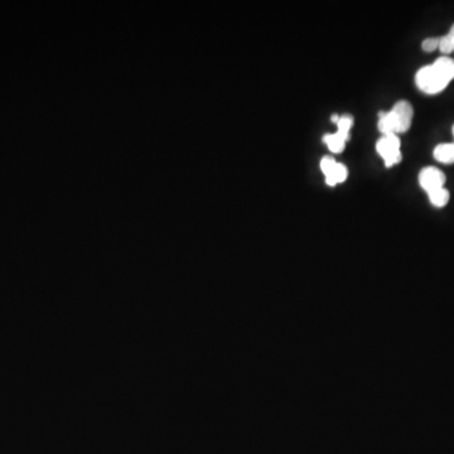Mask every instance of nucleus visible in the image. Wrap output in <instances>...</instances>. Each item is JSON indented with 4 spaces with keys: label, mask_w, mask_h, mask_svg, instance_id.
<instances>
[{
    "label": "nucleus",
    "mask_w": 454,
    "mask_h": 454,
    "mask_svg": "<svg viewBox=\"0 0 454 454\" xmlns=\"http://www.w3.org/2000/svg\"><path fill=\"white\" fill-rule=\"evenodd\" d=\"M440 46V38H426L422 43V48L425 52H434Z\"/></svg>",
    "instance_id": "obj_12"
},
{
    "label": "nucleus",
    "mask_w": 454,
    "mask_h": 454,
    "mask_svg": "<svg viewBox=\"0 0 454 454\" xmlns=\"http://www.w3.org/2000/svg\"><path fill=\"white\" fill-rule=\"evenodd\" d=\"M347 175H348V172H347L346 166L341 164V163H337L336 167L330 172V175L326 176V184L330 186V187H335L336 184L344 182L346 178H347Z\"/></svg>",
    "instance_id": "obj_7"
},
{
    "label": "nucleus",
    "mask_w": 454,
    "mask_h": 454,
    "mask_svg": "<svg viewBox=\"0 0 454 454\" xmlns=\"http://www.w3.org/2000/svg\"><path fill=\"white\" fill-rule=\"evenodd\" d=\"M390 111H391L393 117L395 119L397 134L408 132L411 129V121H413V117H414V110H413L411 103L405 101V100L397 101Z\"/></svg>",
    "instance_id": "obj_4"
},
{
    "label": "nucleus",
    "mask_w": 454,
    "mask_h": 454,
    "mask_svg": "<svg viewBox=\"0 0 454 454\" xmlns=\"http://www.w3.org/2000/svg\"><path fill=\"white\" fill-rule=\"evenodd\" d=\"M447 36L449 37V39H451V42H452L454 51V24L452 26V28H451V30H449V33H448Z\"/></svg>",
    "instance_id": "obj_13"
},
{
    "label": "nucleus",
    "mask_w": 454,
    "mask_h": 454,
    "mask_svg": "<svg viewBox=\"0 0 454 454\" xmlns=\"http://www.w3.org/2000/svg\"><path fill=\"white\" fill-rule=\"evenodd\" d=\"M434 158L443 164H454V144H440L434 149Z\"/></svg>",
    "instance_id": "obj_6"
},
{
    "label": "nucleus",
    "mask_w": 454,
    "mask_h": 454,
    "mask_svg": "<svg viewBox=\"0 0 454 454\" xmlns=\"http://www.w3.org/2000/svg\"><path fill=\"white\" fill-rule=\"evenodd\" d=\"M400 146L402 143L397 135H386V137H381L380 139L377 140L376 150L385 161L386 167H393L403 159Z\"/></svg>",
    "instance_id": "obj_2"
},
{
    "label": "nucleus",
    "mask_w": 454,
    "mask_h": 454,
    "mask_svg": "<svg viewBox=\"0 0 454 454\" xmlns=\"http://www.w3.org/2000/svg\"><path fill=\"white\" fill-rule=\"evenodd\" d=\"M440 51L443 53V55H451L453 51V46H452V42L448 36H443V37L440 38V46H438Z\"/></svg>",
    "instance_id": "obj_11"
},
{
    "label": "nucleus",
    "mask_w": 454,
    "mask_h": 454,
    "mask_svg": "<svg viewBox=\"0 0 454 454\" xmlns=\"http://www.w3.org/2000/svg\"><path fill=\"white\" fill-rule=\"evenodd\" d=\"M453 137H454V125H453Z\"/></svg>",
    "instance_id": "obj_15"
},
{
    "label": "nucleus",
    "mask_w": 454,
    "mask_h": 454,
    "mask_svg": "<svg viewBox=\"0 0 454 454\" xmlns=\"http://www.w3.org/2000/svg\"><path fill=\"white\" fill-rule=\"evenodd\" d=\"M352 125H353V117L350 115H344L338 120L337 132H341L346 138H348Z\"/></svg>",
    "instance_id": "obj_9"
},
{
    "label": "nucleus",
    "mask_w": 454,
    "mask_h": 454,
    "mask_svg": "<svg viewBox=\"0 0 454 454\" xmlns=\"http://www.w3.org/2000/svg\"><path fill=\"white\" fill-rule=\"evenodd\" d=\"M323 140L327 144L330 152L338 154L344 152L346 141L348 140V138H346L341 132H336L335 134H326L323 137Z\"/></svg>",
    "instance_id": "obj_5"
},
{
    "label": "nucleus",
    "mask_w": 454,
    "mask_h": 454,
    "mask_svg": "<svg viewBox=\"0 0 454 454\" xmlns=\"http://www.w3.org/2000/svg\"><path fill=\"white\" fill-rule=\"evenodd\" d=\"M454 79V59L443 56L431 66L422 67L415 75L417 88L426 95H437Z\"/></svg>",
    "instance_id": "obj_1"
},
{
    "label": "nucleus",
    "mask_w": 454,
    "mask_h": 454,
    "mask_svg": "<svg viewBox=\"0 0 454 454\" xmlns=\"http://www.w3.org/2000/svg\"><path fill=\"white\" fill-rule=\"evenodd\" d=\"M337 161L332 157H323L321 161V170L324 173V176H328L330 172L335 169Z\"/></svg>",
    "instance_id": "obj_10"
},
{
    "label": "nucleus",
    "mask_w": 454,
    "mask_h": 454,
    "mask_svg": "<svg viewBox=\"0 0 454 454\" xmlns=\"http://www.w3.org/2000/svg\"><path fill=\"white\" fill-rule=\"evenodd\" d=\"M428 196L431 199V204L435 207H444L449 201V192L444 187L440 190H433L431 193H428Z\"/></svg>",
    "instance_id": "obj_8"
},
{
    "label": "nucleus",
    "mask_w": 454,
    "mask_h": 454,
    "mask_svg": "<svg viewBox=\"0 0 454 454\" xmlns=\"http://www.w3.org/2000/svg\"><path fill=\"white\" fill-rule=\"evenodd\" d=\"M339 117H338V115H332V117H330V120H332V121H335V123L337 124L338 120H339Z\"/></svg>",
    "instance_id": "obj_14"
},
{
    "label": "nucleus",
    "mask_w": 454,
    "mask_h": 454,
    "mask_svg": "<svg viewBox=\"0 0 454 454\" xmlns=\"http://www.w3.org/2000/svg\"><path fill=\"white\" fill-rule=\"evenodd\" d=\"M419 184L426 193L443 188L446 184V175L435 167H426L419 173Z\"/></svg>",
    "instance_id": "obj_3"
}]
</instances>
